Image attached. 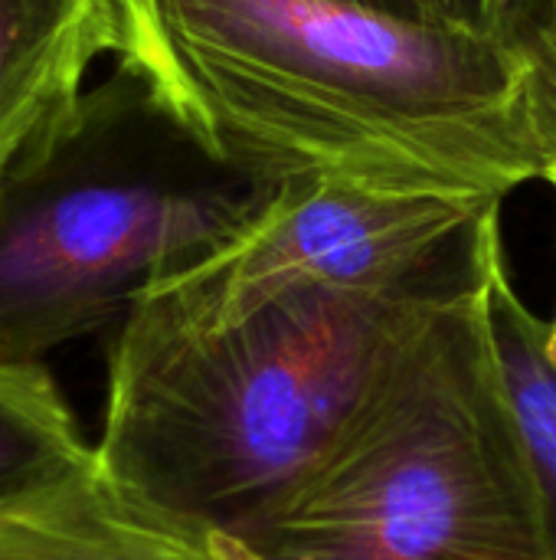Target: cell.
<instances>
[{
  "label": "cell",
  "mask_w": 556,
  "mask_h": 560,
  "mask_svg": "<svg viewBox=\"0 0 556 560\" xmlns=\"http://www.w3.org/2000/svg\"><path fill=\"white\" fill-rule=\"evenodd\" d=\"M495 203L505 200L285 187L246 230L154 282L138 302L177 322L226 325L308 289L397 285L449 253Z\"/></svg>",
  "instance_id": "5"
},
{
  "label": "cell",
  "mask_w": 556,
  "mask_h": 560,
  "mask_svg": "<svg viewBox=\"0 0 556 560\" xmlns=\"http://www.w3.org/2000/svg\"><path fill=\"white\" fill-rule=\"evenodd\" d=\"M554 190H556V184H554ZM551 341H554V348H556V318H551Z\"/></svg>",
  "instance_id": "14"
},
{
  "label": "cell",
  "mask_w": 556,
  "mask_h": 560,
  "mask_svg": "<svg viewBox=\"0 0 556 560\" xmlns=\"http://www.w3.org/2000/svg\"><path fill=\"white\" fill-rule=\"evenodd\" d=\"M501 266L436 305L328 446L226 535L272 560H556L495 331Z\"/></svg>",
  "instance_id": "3"
},
{
  "label": "cell",
  "mask_w": 556,
  "mask_h": 560,
  "mask_svg": "<svg viewBox=\"0 0 556 560\" xmlns=\"http://www.w3.org/2000/svg\"><path fill=\"white\" fill-rule=\"evenodd\" d=\"M521 112L528 138L541 161V177L556 184V39L524 59Z\"/></svg>",
  "instance_id": "11"
},
{
  "label": "cell",
  "mask_w": 556,
  "mask_h": 560,
  "mask_svg": "<svg viewBox=\"0 0 556 560\" xmlns=\"http://www.w3.org/2000/svg\"><path fill=\"white\" fill-rule=\"evenodd\" d=\"M495 331L556 545V348L551 322L521 299L508 262L495 276Z\"/></svg>",
  "instance_id": "9"
},
{
  "label": "cell",
  "mask_w": 556,
  "mask_h": 560,
  "mask_svg": "<svg viewBox=\"0 0 556 560\" xmlns=\"http://www.w3.org/2000/svg\"><path fill=\"white\" fill-rule=\"evenodd\" d=\"M413 20L488 36L528 59L556 39V0H410Z\"/></svg>",
  "instance_id": "10"
},
{
  "label": "cell",
  "mask_w": 556,
  "mask_h": 560,
  "mask_svg": "<svg viewBox=\"0 0 556 560\" xmlns=\"http://www.w3.org/2000/svg\"><path fill=\"white\" fill-rule=\"evenodd\" d=\"M210 545H213V560H272L226 532H210Z\"/></svg>",
  "instance_id": "12"
},
{
  "label": "cell",
  "mask_w": 556,
  "mask_h": 560,
  "mask_svg": "<svg viewBox=\"0 0 556 560\" xmlns=\"http://www.w3.org/2000/svg\"><path fill=\"white\" fill-rule=\"evenodd\" d=\"M354 3H367V7H377V10H387V13H400V16H410V0H354Z\"/></svg>",
  "instance_id": "13"
},
{
  "label": "cell",
  "mask_w": 556,
  "mask_h": 560,
  "mask_svg": "<svg viewBox=\"0 0 556 560\" xmlns=\"http://www.w3.org/2000/svg\"><path fill=\"white\" fill-rule=\"evenodd\" d=\"M115 46V0H0V167L66 115Z\"/></svg>",
  "instance_id": "7"
},
{
  "label": "cell",
  "mask_w": 556,
  "mask_h": 560,
  "mask_svg": "<svg viewBox=\"0 0 556 560\" xmlns=\"http://www.w3.org/2000/svg\"><path fill=\"white\" fill-rule=\"evenodd\" d=\"M498 256L501 203L397 285L308 289L226 325L134 302L108 351L102 469L170 518L229 532L328 446L393 348Z\"/></svg>",
  "instance_id": "2"
},
{
  "label": "cell",
  "mask_w": 556,
  "mask_h": 560,
  "mask_svg": "<svg viewBox=\"0 0 556 560\" xmlns=\"http://www.w3.org/2000/svg\"><path fill=\"white\" fill-rule=\"evenodd\" d=\"M95 463L43 364L0 368V512Z\"/></svg>",
  "instance_id": "8"
},
{
  "label": "cell",
  "mask_w": 556,
  "mask_h": 560,
  "mask_svg": "<svg viewBox=\"0 0 556 560\" xmlns=\"http://www.w3.org/2000/svg\"><path fill=\"white\" fill-rule=\"evenodd\" d=\"M275 194L115 59L0 167V368L118 328L154 282L233 240Z\"/></svg>",
  "instance_id": "4"
},
{
  "label": "cell",
  "mask_w": 556,
  "mask_h": 560,
  "mask_svg": "<svg viewBox=\"0 0 556 560\" xmlns=\"http://www.w3.org/2000/svg\"><path fill=\"white\" fill-rule=\"evenodd\" d=\"M111 56L269 190L505 200L541 177L524 59L354 0H115Z\"/></svg>",
  "instance_id": "1"
},
{
  "label": "cell",
  "mask_w": 556,
  "mask_h": 560,
  "mask_svg": "<svg viewBox=\"0 0 556 560\" xmlns=\"http://www.w3.org/2000/svg\"><path fill=\"white\" fill-rule=\"evenodd\" d=\"M0 560H213L210 532L170 518L98 463L0 512Z\"/></svg>",
  "instance_id": "6"
}]
</instances>
